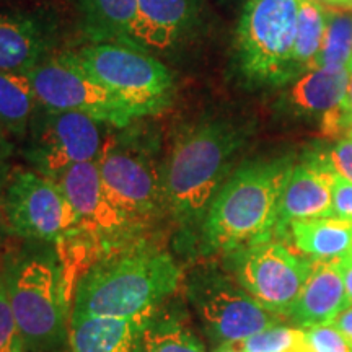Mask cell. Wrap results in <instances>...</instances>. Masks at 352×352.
<instances>
[{"instance_id": "cell-1", "label": "cell", "mask_w": 352, "mask_h": 352, "mask_svg": "<svg viewBox=\"0 0 352 352\" xmlns=\"http://www.w3.org/2000/svg\"><path fill=\"white\" fill-rule=\"evenodd\" d=\"M250 138L248 127L210 120L182 131L162 165L165 212L196 243L210 202L233 173L235 158Z\"/></svg>"}, {"instance_id": "cell-2", "label": "cell", "mask_w": 352, "mask_h": 352, "mask_svg": "<svg viewBox=\"0 0 352 352\" xmlns=\"http://www.w3.org/2000/svg\"><path fill=\"white\" fill-rule=\"evenodd\" d=\"M183 280L168 252L142 240L107 250L82 277L72 315L144 318L173 296Z\"/></svg>"}, {"instance_id": "cell-3", "label": "cell", "mask_w": 352, "mask_h": 352, "mask_svg": "<svg viewBox=\"0 0 352 352\" xmlns=\"http://www.w3.org/2000/svg\"><path fill=\"white\" fill-rule=\"evenodd\" d=\"M290 157L241 164L210 202L199 232L204 254H230L274 236Z\"/></svg>"}, {"instance_id": "cell-4", "label": "cell", "mask_w": 352, "mask_h": 352, "mask_svg": "<svg viewBox=\"0 0 352 352\" xmlns=\"http://www.w3.org/2000/svg\"><path fill=\"white\" fill-rule=\"evenodd\" d=\"M8 297L28 352H56L69 333L70 303L56 248L26 243L3 261Z\"/></svg>"}, {"instance_id": "cell-5", "label": "cell", "mask_w": 352, "mask_h": 352, "mask_svg": "<svg viewBox=\"0 0 352 352\" xmlns=\"http://www.w3.org/2000/svg\"><path fill=\"white\" fill-rule=\"evenodd\" d=\"M67 54L116 96L134 120L165 111L173 101V76L148 51L127 43H90Z\"/></svg>"}, {"instance_id": "cell-6", "label": "cell", "mask_w": 352, "mask_h": 352, "mask_svg": "<svg viewBox=\"0 0 352 352\" xmlns=\"http://www.w3.org/2000/svg\"><path fill=\"white\" fill-rule=\"evenodd\" d=\"M300 0H248L236 30L240 67L250 80L279 85L292 63Z\"/></svg>"}, {"instance_id": "cell-7", "label": "cell", "mask_w": 352, "mask_h": 352, "mask_svg": "<svg viewBox=\"0 0 352 352\" xmlns=\"http://www.w3.org/2000/svg\"><path fill=\"white\" fill-rule=\"evenodd\" d=\"M184 290L202 331L214 346L240 342L283 324L279 315L263 308L233 277L212 266L189 272Z\"/></svg>"}, {"instance_id": "cell-8", "label": "cell", "mask_w": 352, "mask_h": 352, "mask_svg": "<svg viewBox=\"0 0 352 352\" xmlns=\"http://www.w3.org/2000/svg\"><path fill=\"white\" fill-rule=\"evenodd\" d=\"M96 164L109 199L134 233L166 214L162 166L151 151L124 139H107Z\"/></svg>"}, {"instance_id": "cell-9", "label": "cell", "mask_w": 352, "mask_h": 352, "mask_svg": "<svg viewBox=\"0 0 352 352\" xmlns=\"http://www.w3.org/2000/svg\"><path fill=\"white\" fill-rule=\"evenodd\" d=\"M226 259L233 279L259 305L279 316H287L296 305L314 266V259L272 239L236 250Z\"/></svg>"}, {"instance_id": "cell-10", "label": "cell", "mask_w": 352, "mask_h": 352, "mask_svg": "<svg viewBox=\"0 0 352 352\" xmlns=\"http://www.w3.org/2000/svg\"><path fill=\"white\" fill-rule=\"evenodd\" d=\"M2 204L13 233L25 243H56L78 228V215L59 183L34 170L12 171Z\"/></svg>"}, {"instance_id": "cell-11", "label": "cell", "mask_w": 352, "mask_h": 352, "mask_svg": "<svg viewBox=\"0 0 352 352\" xmlns=\"http://www.w3.org/2000/svg\"><path fill=\"white\" fill-rule=\"evenodd\" d=\"M41 108L80 113L114 127H127L134 118L116 96L85 72L67 52L26 70Z\"/></svg>"}, {"instance_id": "cell-12", "label": "cell", "mask_w": 352, "mask_h": 352, "mask_svg": "<svg viewBox=\"0 0 352 352\" xmlns=\"http://www.w3.org/2000/svg\"><path fill=\"white\" fill-rule=\"evenodd\" d=\"M101 124L85 114L38 104L26 132L23 157L34 171L56 182L70 166L98 158L104 144Z\"/></svg>"}, {"instance_id": "cell-13", "label": "cell", "mask_w": 352, "mask_h": 352, "mask_svg": "<svg viewBox=\"0 0 352 352\" xmlns=\"http://www.w3.org/2000/svg\"><path fill=\"white\" fill-rule=\"evenodd\" d=\"M78 215V228L100 236L107 250L138 240L127 220L109 199L96 160L70 166L56 179Z\"/></svg>"}, {"instance_id": "cell-14", "label": "cell", "mask_w": 352, "mask_h": 352, "mask_svg": "<svg viewBox=\"0 0 352 352\" xmlns=\"http://www.w3.org/2000/svg\"><path fill=\"white\" fill-rule=\"evenodd\" d=\"M333 178L328 155L308 153L300 164L294 165L280 197L274 236L287 235L289 226L296 220L333 217Z\"/></svg>"}, {"instance_id": "cell-15", "label": "cell", "mask_w": 352, "mask_h": 352, "mask_svg": "<svg viewBox=\"0 0 352 352\" xmlns=\"http://www.w3.org/2000/svg\"><path fill=\"white\" fill-rule=\"evenodd\" d=\"M196 0H139L129 44L144 51H170L191 32Z\"/></svg>"}, {"instance_id": "cell-16", "label": "cell", "mask_w": 352, "mask_h": 352, "mask_svg": "<svg viewBox=\"0 0 352 352\" xmlns=\"http://www.w3.org/2000/svg\"><path fill=\"white\" fill-rule=\"evenodd\" d=\"M52 30L38 16L0 13V72H26L46 59Z\"/></svg>"}, {"instance_id": "cell-17", "label": "cell", "mask_w": 352, "mask_h": 352, "mask_svg": "<svg viewBox=\"0 0 352 352\" xmlns=\"http://www.w3.org/2000/svg\"><path fill=\"white\" fill-rule=\"evenodd\" d=\"M344 307L346 289L336 261H314L310 276L287 318L297 328L307 329L329 323Z\"/></svg>"}, {"instance_id": "cell-18", "label": "cell", "mask_w": 352, "mask_h": 352, "mask_svg": "<svg viewBox=\"0 0 352 352\" xmlns=\"http://www.w3.org/2000/svg\"><path fill=\"white\" fill-rule=\"evenodd\" d=\"M142 318L107 315H72L69 320L70 352H132Z\"/></svg>"}, {"instance_id": "cell-19", "label": "cell", "mask_w": 352, "mask_h": 352, "mask_svg": "<svg viewBox=\"0 0 352 352\" xmlns=\"http://www.w3.org/2000/svg\"><path fill=\"white\" fill-rule=\"evenodd\" d=\"M287 232L298 252L314 261H336L352 246V222L338 217L296 220Z\"/></svg>"}, {"instance_id": "cell-20", "label": "cell", "mask_w": 352, "mask_h": 352, "mask_svg": "<svg viewBox=\"0 0 352 352\" xmlns=\"http://www.w3.org/2000/svg\"><path fill=\"white\" fill-rule=\"evenodd\" d=\"M132 352H206V347L182 316L162 305L140 321Z\"/></svg>"}, {"instance_id": "cell-21", "label": "cell", "mask_w": 352, "mask_h": 352, "mask_svg": "<svg viewBox=\"0 0 352 352\" xmlns=\"http://www.w3.org/2000/svg\"><path fill=\"white\" fill-rule=\"evenodd\" d=\"M83 33L91 43H127L139 0H77Z\"/></svg>"}, {"instance_id": "cell-22", "label": "cell", "mask_w": 352, "mask_h": 352, "mask_svg": "<svg viewBox=\"0 0 352 352\" xmlns=\"http://www.w3.org/2000/svg\"><path fill=\"white\" fill-rule=\"evenodd\" d=\"M349 72L347 69L327 72L321 69L308 70L289 91L292 107L308 113H327L340 107L346 96Z\"/></svg>"}, {"instance_id": "cell-23", "label": "cell", "mask_w": 352, "mask_h": 352, "mask_svg": "<svg viewBox=\"0 0 352 352\" xmlns=\"http://www.w3.org/2000/svg\"><path fill=\"white\" fill-rule=\"evenodd\" d=\"M38 101L26 72H0V132L25 139Z\"/></svg>"}, {"instance_id": "cell-24", "label": "cell", "mask_w": 352, "mask_h": 352, "mask_svg": "<svg viewBox=\"0 0 352 352\" xmlns=\"http://www.w3.org/2000/svg\"><path fill=\"white\" fill-rule=\"evenodd\" d=\"M328 8L316 0H300L298 10L296 44H294L292 63L296 76L300 70H310L321 50L324 30H327Z\"/></svg>"}, {"instance_id": "cell-25", "label": "cell", "mask_w": 352, "mask_h": 352, "mask_svg": "<svg viewBox=\"0 0 352 352\" xmlns=\"http://www.w3.org/2000/svg\"><path fill=\"white\" fill-rule=\"evenodd\" d=\"M352 60V12L328 8L327 30L311 69L338 72ZM310 69V70H311Z\"/></svg>"}, {"instance_id": "cell-26", "label": "cell", "mask_w": 352, "mask_h": 352, "mask_svg": "<svg viewBox=\"0 0 352 352\" xmlns=\"http://www.w3.org/2000/svg\"><path fill=\"white\" fill-rule=\"evenodd\" d=\"M303 341H305V329L277 324L235 344L243 352H290Z\"/></svg>"}, {"instance_id": "cell-27", "label": "cell", "mask_w": 352, "mask_h": 352, "mask_svg": "<svg viewBox=\"0 0 352 352\" xmlns=\"http://www.w3.org/2000/svg\"><path fill=\"white\" fill-rule=\"evenodd\" d=\"M0 352H28L12 310L3 264L0 266Z\"/></svg>"}, {"instance_id": "cell-28", "label": "cell", "mask_w": 352, "mask_h": 352, "mask_svg": "<svg viewBox=\"0 0 352 352\" xmlns=\"http://www.w3.org/2000/svg\"><path fill=\"white\" fill-rule=\"evenodd\" d=\"M305 341L311 352H352V346L333 324H316L305 329Z\"/></svg>"}, {"instance_id": "cell-29", "label": "cell", "mask_w": 352, "mask_h": 352, "mask_svg": "<svg viewBox=\"0 0 352 352\" xmlns=\"http://www.w3.org/2000/svg\"><path fill=\"white\" fill-rule=\"evenodd\" d=\"M331 215L352 222V183L334 173L331 188Z\"/></svg>"}, {"instance_id": "cell-30", "label": "cell", "mask_w": 352, "mask_h": 352, "mask_svg": "<svg viewBox=\"0 0 352 352\" xmlns=\"http://www.w3.org/2000/svg\"><path fill=\"white\" fill-rule=\"evenodd\" d=\"M328 160L334 173L352 183V139L338 140L329 152Z\"/></svg>"}, {"instance_id": "cell-31", "label": "cell", "mask_w": 352, "mask_h": 352, "mask_svg": "<svg viewBox=\"0 0 352 352\" xmlns=\"http://www.w3.org/2000/svg\"><path fill=\"white\" fill-rule=\"evenodd\" d=\"M10 155H12V145L8 144V140L3 138L2 132H0V199H2L3 188H6L8 176H10Z\"/></svg>"}, {"instance_id": "cell-32", "label": "cell", "mask_w": 352, "mask_h": 352, "mask_svg": "<svg viewBox=\"0 0 352 352\" xmlns=\"http://www.w3.org/2000/svg\"><path fill=\"white\" fill-rule=\"evenodd\" d=\"M334 328L340 329L342 336L346 338L347 342L352 346V305H347L334 318L329 321Z\"/></svg>"}, {"instance_id": "cell-33", "label": "cell", "mask_w": 352, "mask_h": 352, "mask_svg": "<svg viewBox=\"0 0 352 352\" xmlns=\"http://www.w3.org/2000/svg\"><path fill=\"white\" fill-rule=\"evenodd\" d=\"M336 264L341 272L342 283H344L347 305H352V258L349 254H346V256L336 259Z\"/></svg>"}, {"instance_id": "cell-34", "label": "cell", "mask_w": 352, "mask_h": 352, "mask_svg": "<svg viewBox=\"0 0 352 352\" xmlns=\"http://www.w3.org/2000/svg\"><path fill=\"white\" fill-rule=\"evenodd\" d=\"M12 239H15V233H13V230H12L10 222H8V217H7V212H6V209H3L2 199H0V252L7 250V246H8V243H10Z\"/></svg>"}, {"instance_id": "cell-35", "label": "cell", "mask_w": 352, "mask_h": 352, "mask_svg": "<svg viewBox=\"0 0 352 352\" xmlns=\"http://www.w3.org/2000/svg\"><path fill=\"white\" fill-rule=\"evenodd\" d=\"M316 2L333 10H352V0H316Z\"/></svg>"}, {"instance_id": "cell-36", "label": "cell", "mask_w": 352, "mask_h": 352, "mask_svg": "<svg viewBox=\"0 0 352 352\" xmlns=\"http://www.w3.org/2000/svg\"><path fill=\"white\" fill-rule=\"evenodd\" d=\"M347 72H349V80H347V90H346V96L342 100V108L346 109L347 113L352 116V60L347 65Z\"/></svg>"}, {"instance_id": "cell-37", "label": "cell", "mask_w": 352, "mask_h": 352, "mask_svg": "<svg viewBox=\"0 0 352 352\" xmlns=\"http://www.w3.org/2000/svg\"><path fill=\"white\" fill-rule=\"evenodd\" d=\"M214 352H243L240 349L239 346L235 344V342H233V344H222V346H217L214 349Z\"/></svg>"}, {"instance_id": "cell-38", "label": "cell", "mask_w": 352, "mask_h": 352, "mask_svg": "<svg viewBox=\"0 0 352 352\" xmlns=\"http://www.w3.org/2000/svg\"><path fill=\"white\" fill-rule=\"evenodd\" d=\"M347 138H349V139H352V127H351V131H349V132H347Z\"/></svg>"}, {"instance_id": "cell-39", "label": "cell", "mask_w": 352, "mask_h": 352, "mask_svg": "<svg viewBox=\"0 0 352 352\" xmlns=\"http://www.w3.org/2000/svg\"><path fill=\"white\" fill-rule=\"evenodd\" d=\"M347 254H349V256L352 258V246H351V250H349V253H347Z\"/></svg>"}]
</instances>
